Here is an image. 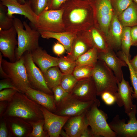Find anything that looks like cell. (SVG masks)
<instances>
[{
  "instance_id": "e575fe53",
  "label": "cell",
  "mask_w": 137,
  "mask_h": 137,
  "mask_svg": "<svg viewBox=\"0 0 137 137\" xmlns=\"http://www.w3.org/2000/svg\"><path fill=\"white\" fill-rule=\"evenodd\" d=\"M78 81L72 74H64L60 85L65 91L70 93Z\"/></svg>"
},
{
  "instance_id": "603a6c76",
  "label": "cell",
  "mask_w": 137,
  "mask_h": 137,
  "mask_svg": "<svg viewBox=\"0 0 137 137\" xmlns=\"http://www.w3.org/2000/svg\"><path fill=\"white\" fill-rule=\"evenodd\" d=\"M39 32L41 36L43 38H52L57 40L65 47L67 54L71 51L73 42L77 33L67 31L59 32L45 31Z\"/></svg>"
},
{
  "instance_id": "3957f363",
  "label": "cell",
  "mask_w": 137,
  "mask_h": 137,
  "mask_svg": "<svg viewBox=\"0 0 137 137\" xmlns=\"http://www.w3.org/2000/svg\"><path fill=\"white\" fill-rule=\"evenodd\" d=\"M13 26L17 32L18 44L16 50L17 60L26 52H30L39 47V40L41 36L39 32L32 28L26 22H22L14 17Z\"/></svg>"
},
{
  "instance_id": "6da1fadb",
  "label": "cell",
  "mask_w": 137,
  "mask_h": 137,
  "mask_svg": "<svg viewBox=\"0 0 137 137\" xmlns=\"http://www.w3.org/2000/svg\"><path fill=\"white\" fill-rule=\"evenodd\" d=\"M61 7L63 9L62 19L66 31L77 33L86 31L95 26L93 2L68 0Z\"/></svg>"
},
{
  "instance_id": "7402d4cb",
  "label": "cell",
  "mask_w": 137,
  "mask_h": 137,
  "mask_svg": "<svg viewBox=\"0 0 137 137\" xmlns=\"http://www.w3.org/2000/svg\"><path fill=\"white\" fill-rule=\"evenodd\" d=\"M25 94L30 98L50 111L54 113L56 106L54 96L43 91L29 88Z\"/></svg>"
},
{
  "instance_id": "f546056e",
  "label": "cell",
  "mask_w": 137,
  "mask_h": 137,
  "mask_svg": "<svg viewBox=\"0 0 137 137\" xmlns=\"http://www.w3.org/2000/svg\"><path fill=\"white\" fill-rule=\"evenodd\" d=\"M28 122L32 126V129L28 137L49 136L47 132L44 129L45 122L44 119H40L35 121H29Z\"/></svg>"
},
{
  "instance_id": "bcb514c9",
  "label": "cell",
  "mask_w": 137,
  "mask_h": 137,
  "mask_svg": "<svg viewBox=\"0 0 137 137\" xmlns=\"http://www.w3.org/2000/svg\"><path fill=\"white\" fill-rule=\"evenodd\" d=\"M8 102L6 101H0V117L3 116L8 105Z\"/></svg>"
},
{
  "instance_id": "5bb4252c",
  "label": "cell",
  "mask_w": 137,
  "mask_h": 137,
  "mask_svg": "<svg viewBox=\"0 0 137 137\" xmlns=\"http://www.w3.org/2000/svg\"><path fill=\"white\" fill-rule=\"evenodd\" d=\"M41 109L45 122L44 128L48 136L59 137L62 128L71 117L58 115L41 106Z\"/></svg>"
},
{
  "instance_id": "2e32d148",
  "label": "cell",
  "mask_w": 137,
  "mask_h": 137,
  "mask_svg": "<svg viewBox=\"0 0 137 137\" xmlns=\"http://www.w3.org/2000/svg\"><path fill=\"white\" fill-rule=\"evenodd\" d=\"M98 59L103 61L112 71L119 82L124 77L122 67H127L126 63L115 54L112 48L105 52L98 53Z\"/></svg>"
},
{
  "instance_id": "8992f818",
  "label": "cell",
  "mask_w": 137,
  "mask_h": 137,
  "mask_svg": "<svg viewBox=\"0 0 137 137\" xmlns=\"http://www.w3.org/2000/svg\"><path fill=\"white\" fill-rule=\"evenodd\" d=\"M98 107L94 103L85 113L94 137H116V133L111 129L107 122V115Z\"/></svg>"
},
{
  "instance_id": "f6af8a7d",
  "label": "cell",
  "mask_w": 137,
  "mask_h": 137,
  "mask_svg": "<svg viewBox=\"0 0 137 137\" xmlns=\"http://www.w3.org/2000/svg\"><path fill=\"white\" fill-rule=\"evenodd\" d=\"M8 132L6 122L5 121L1 122L0 124V137H7L8 136Z\"/></svg>"
},
{
  "instance_id": "4dcf8cb0",
  "label": "cell",
  "mask_w": 137,
  "mask_h": 137,
  "mask_svg": "<svg viewBox=\"0 0 137 137\" xmlns=\"http://www.w3.org/2000/svg\"><path fill=\"white\" fill-rule=\"evenodd\" d=\"M94 67L84 65L76 66L72 74L78 81L87 79L91 77Z\"/></svg>"
},
{
  "instance_id": "681fc988",
  "label": "cell",
  "mask_w": 137,
  "mask_h": 137,
  "mask_svg": "<svg viewBox=\"0 0 137 137\" xmlns=\"http://www.w3.org/2000/svg\"><path fill=\"white\" fill-rule=\"evenodd\" d=\"M18 1L21 4H24L25 2V0H18Z\"/></svg>"
},
{
  "instance_id": "484cf974",
  "label": "cell",
  "mask_w": 137,
  "mask_h": 137,
  "mask_svg": "<svg viewBox=\"0 0 137 137\" xmlns=\"http://www.w3.org/2000/svg\"><path fill=\"white\" fill-rule=\"evenodd\" d=\"M8 118L9 126L13 134L18 137L28 136L31 132L32 127L27 122L20 118L15 117Z\"/></svg>"
},
{
  "instance_id": "4316f807",
  "label": "cell",
  "mask_w": 137,
  "mask_h": 137,
  "mask_svg": "<svg viewBox=\"0 0 137 137\" xmlns=\"http://www.w3.org/2000/svg\"><path fill=\"white\" fill-rule=\"evenodd\" d=\"M98 53L95 47L90 48L75 61L76 66L84 65L94 67L98 60Z\"/></svg>"
},
{
  "instance_id": "5b68a950",
  "label": "cell",
  "mask_w": 137,
  "mask_h": 137,
  "mask_svg": "<svg viewBox=\"0 0 137 137\" xmlns=\"http://www.w3.org/2000/svg\"><path fill=\"white\" fill-rule=\"evenodd\" d=\"M3 57L0 52V62L2 68L8 78L20 92L25 93L29 88H32L24 64L23 55L14 62H9L3 59Z\"/></svg>"
},
{
  "instance_id": "d590c367",
  "label": "cell",
  "mask_w": 137,
  "mask_h": 137,
  "mask_svg": "<svg viewBox=\"0 0 137 137\" xmlns=\"http://www.w3.org/2000/svg\"><path fill=\"white\" fill-rule=\"evenodd\" d=\"M133 1V0H111L114 12L117 16Z\"/></svg>"
},
{
  "instance_id": "b9f144b4",
  "label": "cell",
  "mask_w": 137,
  "mask_h": 137,
  "mask_svg": "<svg viewBox=\"0 0 137 137\" xmlns=\"http://www.w3.org/2000/svg\"><path fill=\"white\" fill-rule=\"evenodd\" d=\"M4 79L0 81V91L5 89L12 88L20 92L9 78Z\"/></svg>"
},
{
  "instance_id": "c3c4849f",
  "label": "cell",
  "mask_w": 137,
  "mask_h": 137,
  "mask_svg": "<svg viewBox=\"0 0 137 137\" xmlns=\"http://www.w3.org/2000/svg\"><path fill=\"white\" fill-rule=\"evenodd\" d=\"M80 137H94L91 130L88 128L82 133Z\"/></svg>"
},
{
  "instance_id": "7dc6e473",
  "label": "cell",
  "mask_w": 137,
  "mask_h": 137,
  "mask_svg": "<svg viewBox=\"0 0 137 137\" xmlns=\"http://www.w3.org/2000/svg\"><path fill=\"white\" fill-rule=\"evenodd\" d=\"M129 62L134 71H137V54L132 59L129 60Z\"/></svg>"
},
{
  "instance_id": "d6a6232c",
  "label": "cell",
  "mask_w": 137,
  "mask_h": 137,
  "mask_svg": "<svg viewBox=\"0 0 137 137\" xmlns=\"http://www.w3.org/2000/svg\"><path fill=\"white\" fill-rule=\"evenodd\" d=\"M76 66L75 61L66 56H63L59 58L58 67L64 74H72Z\"/></svg>"
},
{
  "instance_id": "9c48e42d",
  "label": "cell",
  "mask_w": 137,
  "mask_h": 137,
  "mask_svg": "<svg viewBox=\"0 0 137 137\" xmlns=\"http://www.w3.org/2000/svg\"><path fill=\"white\" fill-rule=\"evenodd\" d=\"M137 106L134 104L131 111L127 114L129 120L125 123L124 119H121L119 115H116L109 125L117 136L123 137H137V119L136 115Z\"/></svg>"
},
{
  "instance_id": "44dd1931",
  "label": "cell",
  "mask_w": 137,
  "mask_h": 137,
  "mask_svg": "<svg viewBox=\"0 0 137 137\" xmlns=\"http://www.w3.org/2000/svg\"><path fill=\"white\" fill-rule=\"evenodd\" d=\"M31 53L33 62L43 73L50 67L58 66L59 58L51 56L40 46Z\"/></svg>"
},
{
  "instance_id": "cb8c5ba5",
  "label": "cell",
  "mask_w": 137,
  "mask_h": 137,
  "mask_svg": "<svg viewBox=\"0 0 137 137\" xmlns=\"http://www.w3.org/2000/svg\"><path fill=\"white\" fill-rule=\"evenodd\" d=\"M86 31L93 47L97 49L98 53L105 52L111 48L108 43L106 36L95 26Z\"/></svg>"
},
{
  "instance_id": "8d00e7d4",
  "label": "cell",
  "mask_w": 137,
  "mask_h": 137,
  "mask_svg": "<svg viewBox=\"0 0 137 137\" xmlns=\"http://www.w3.org/2000/svg\"><path fill=\"white\" fill-rule=\"evenodd\" d=\"M28 1L32 10L38 16L46 9L48 2V0Z\"/></svg>"
},
{
  "instance_id": "ba28073f",
  "label": "cell",
  "mask_w": 137,
  "mask_h": 137,
  "mask_svg": "<svg viewBox=\"0 0 137 137\" xmlns=\"http://www.w3.org/2000/svg\"><path fill=\"white\" fill-rule=\"evenodd\" d=\"M94 102L84 101L72 96L70 94L56 105L54 113L59 115L72 117L85 113Z\"/></svg>"
},
{
  "instance_id": "ac0fdd59",
  "label": "cell",
  "mask_w": 137,
  "mask_h": 137,
  "mask_svg": "<svg viewBox=\"0 0 137 137\" xmlns=\"http://www.w3.org/2000/svg\"><path fill=\"white\" fill-rule=\"evenodd\" d=\"M93 47L86 31L78 33L73 42L71 51L66 56L75 61L80 56Z\"/></svg>"
},
{
  "instance_id": "7bdbcfd3",
  "label": "cell",
  "mask_w": 137,
  "mask_h": 137,
  "mask_svg": "<svg viewBox=\"0 0 137 137\" xmlns=\"http://www.w3.org/2000/svg\"><path fill=\"white\" fill-rule=\"evenodd\" d=\"M53 52L58 56L63 54L65 51V48L64 46L58 41L55 43L52 48Z\"/></svg>"
},
{
  "instance_id": "277c9868",
  "label": "cell",
  "mask_w": 137,
  "mask_h": 137,
  "mask_svg": "<svg viewBox=\"0 0 137 137\" xmlns=\"http://www.w3.org/2000/svg\"><path fill=\"white\" fill-rule=\"evenodd\" d=\"M91 77L95 85L97 96L106 92L116 95L118 91L119 82L113 72L103 61L98 60Z\"/></svg>"
},
{
  "instance_id": "83f0119b",
  "label": "cell",
  "mask_w": 137,
  "mask_h": 137,
  "mask_svg": "<svg viewBox=\"0 0 137 137\" xmlns=\"http://www.w3.org/2000/svg\"><path fill=\"white\" fill-rule=\"evenodd\" d=\"M43 74L47 85L51 90L60 85L64 75L58 66L50 67Z\"/></svg>"
},
{
  "instance_id": "f907efd6",
  "label": "cell",
  "mask_w": 137,
  "mask_h": 137,
  "mask_svg": "<svg viewBox=\"0 0 137 137\" xmlns=\"http://www.w3.org/2000/svg\"><path fill=\"white\" fill-rule=\"evenodd\" d=\"M83 1H87L93 2L94 0H82Z\"/></svg>"
},
{
  "instance_id": "9a60e30c",
  "label": "cell",
  "mask_w": 137,
  "mask_h": 137,
  "mask_svg": "<svg viewBox=\"0 0 137 137\" xmlns=\"http://www.w3.org/2000/svg\"><path fill=\"white\" fill-rule=\"evenodd\" d=\"M0 3L7 8V14L10 17H13L14 14L24 16L30 21L34 26L38 18L32 10L28 1H25L23 4L20 3L18 0H0Z\"/></svg>"
},
{
  "instance_id": "60d3db41",
  "label": "cell",
  "mask_w": 137,
  "mask_h": 137,
  "mask_svg": "<svg viewBox=\"0 0 137 137\" xmlns=\"http://www.w3.org/2000/svg\"><path fill=\"white\" fill-rule=\"evenodd\" d=\"M67 0H48L47 6L45 10L59 9Z\"/></svg>"
},
{
  "instance_id": "f1b7e54d",
  "label": "cell",
  "mask_w": 137,
  "mask_h": 137,
  "mask_svg": "<svg viewBox=\"0 0 137 137\" xmlns=\"http://www.w3.org/2000/svg\"><path fill=\"white\" fill-rule=\"evenodd\" d=\"M131 27H123L121 39V50L129 60L131 59L130 50L132 46L130 35Z\"/></svg>"
},
{
  "instance_id": "74e56055",
  "label": "cell",
  "mask_w": 137,
  "mask_h": 137,
  "mask_svg": "<svg viewBox=\"0 0 137 137\" xmlns=\"http://www.w3.org/2000/svg\"><path fill=\"white\" fill-rule=\"evenodd\" d=\"M52 90L56 105L61 102L69 93L65 91L60 85L54 87Z\"/></svg>"
},
{
  "instance_id": "d4e9b609",
  "label": "cell",
  "mask_w": 137,
  "mask_h": 137,
  "mask_svg": "<svg viewBox=\"0 0 137 137\" xmlns=\"http://www.w3.org/2000/svg\"><path fill=\"white\" fill-rule=\"evenodd\" d=\"M117 17L123 27L137 25V4L133 1Z\"/></svg>"
},
{
  "instance_id": "f5cc1de1",
  "label": "cell",
  "mask_w": 137,
  "mask_h": 137,
  "mask_svg": "<svg viewBox=\"0 0 137 137\" xmlns=\"http://www.w3.org/2000/svg\"><path fill=\"white\" fill-rule=\"evenodd\" d=\"M133 1L137 4V0H133Z\"/></svg>"
},
{
  "instance_id": "d6986e66",
  "label": "cell",
  "mask_w": 137,
  "mask_h": 137,
  "mask_svg": "<svg viewBox=\"0 0 137 137\" xmlns=\"http://www.w3.org/2000/svg\"><path fill=\"white\" fill-rule=\"evenodd\" d=\"M85 113L71 117L68 119L63 127L66 137H80L83 132L88 128L89 126Z\"/></svg>"
},
{
  "instance_id": "816d5d0a",
  "label": "cell",
  "mask_w": 137,
  "mask_h": 137,
  "mask_svg": "<svg viewBox=\"0 0 137 137\" xmlns=\"http://www.w3.org/2000/svg\"><path fill=\"white\" fill-rule=\"evenodd\" d=\"M135 74L137 77V71H134Z\"/></svg>"
},
{
  "instance_id": "4fadbf2b",
  "label": "cell",
  "mask_w": 137,
  "mask_h": 137,
  "mask_svg": "<svg viewBox=\"0 0 137 137\" xmlns=\"http://www.w3.org/2000/svg\"><path fill=\"white\" fill-rule=\"evenodd\" d=\"M69 94L81 101H93L98 107L100 106V101L97 97L96 87L91 77L87 79L78 81Z\"/></svg>"
},
{
  "instance_id": "1f68e13d",
  "label": "cell",
  "mask_w": 137,
  "mask_h": 137,
  "mask_svg": "<svg viewBox=\"0 0 137 137\" xmlns=\"http://www.w3.org/2000/svg\"><path fill=\"white\" fill-rule=\"evenodd\" d=\"M7 8L0 3V29L7 30L13 26L14 17L7 14Z\"/></svg>"
},
{
  "instance_id": "ee69618b",
  "label": "cell",
  "mask_w": 137,
  "mask_h": 137,
  "mask_svg": "<svg viewBox=\"0 0 137 137\" xmlns=\"http://www.w3.org/2000/svg\"><path fill=\"white\" fill-rule=\"evenodd\" d=\"M130 35L132 46H137V25L131 27Z\"/></svg>"
},
{
  "instance_id": "8fae6325",
  "label": "cell",
  "mask_w": 137,
  "mask_h": 137,
  "mask_svg": "<svg viewBox=\"0 0 137 137\" xmlns=\"http://www.w3.org/2000/svg\"><path fill=\"white\" fill-rule=\"evenodd\" d=\"M95 26L106 36L114 12L111 0H94Z\"/></svg>"
},
{
  "instance_id": "e0dca14e",
  "label": "cell",
  "mask_w": 137,
  "mask_h": 137,
  "mask_svg": "<svg viewBox=\"0 0 137 137\" xmlns=\"http://www.w3.org/2000/svg\"><path fill=\"white\" fill-rule=\"evenodd\" d=\"M118 91L115 96L116 102L119 107L124 106L125 113L128 114L133 109L134 104L132 101L133 88L124 77L118 84Z\"/></svg>"
},
{
  "instance_id": "ffe728a7",
  "label": "cell",
  "mask_w": 137,
  "mask_h": 137,
  "mask_svg": "<svg viewBox=\"0 0 137 137\" xmlns=\"http://www.w3.org/2000/svg\"><path fill=\"white\" fill-rule=\"evenodd\" d=\"M123 28L117 16L114 13L106 37L110 46L114 51H118L121 49V39Z\"/></svg>"
},
{
  "instance_id": "ab89813d",
  "label": "cell",
  "mask_w": 137,
  "mask_h": 137,
  "mask_svg": "<svg viewBox=\"0 0 137 137\" xmlns=\"http://www.w3.org/2000/svg\"><path fill=\"white\" fill-rule=\"evenodd\" d=\"M100 96L103 101L107 105H112L116 102V98L115 96L109 92H104Z\"/></svg>"
},
{
  "instance_id": "f35d334b",
  "label": "cell",
  "mask_w": 137,
  "mask_h": 137,
  "mask_svg": "<svg viewBox=\"0 0 137 137\" xmlns=\"http://www.w3.org/2000/svg\"><path fill=\"white\" fill-rule=\"evenodd\" d=\"M17 92L16 90L12 88L5 89L0 91V101H9Z\"/></svg>"
},
{
  "instance_id": "836d02e7",
  "label": "cell",
  "mask_w": 137,
  "mask_h": 137,
  "mask_svg": "<svg viewBox=\"0 0 137 137\" xmlns=\"http://www.w3.org/2000/svg\"><path fill=\"white\" fill-rule=\"evenodd\" d=\"M117 52V56L124 61L127 65L129 71L131 82L134 89L132 96L133 97L137 99V77L134 71L130 64L129 59L126 55L121 50Z\"/></svg>"
},
{
  "instance_id": "30bf717a",
  "label": "cell",
  "mask_w": 137,
  "mask_h": 137,
  "mask_svg": "<svg viewBox=\"0 0 137 137\" xmlns=\"http://www.w3.org/2000/svg\"><path fill=\"white\" fill-rule=\"evenodd\" d=\"M23 55L29 80L32 87L53 95V92L47 85L43 73L33 62L31 52H26Z\"/></svg>"
},
{
  "instance_id": "7a4b0ae2",
  "label": "cell",
  "mask_w": 137,
  "mask_h": 137,
  "mask_svg": "<svg viewBox=\"0 0 137 137\" xmlns=\"http://www.w3.org/2000/svg\"><path fill=\"white\" fill-rule=\"evenodd\" d=\"M41 106L25 93L17 92L8 102L3 116L17 117L28 122L44 119Z\"/></svg>"
},
{
  "instance_id": "7c38bea8",
  "label": "cell",
  "mask_w": 137,
  "mask_h": 137,
  "mask_svg": "<svg viewBox=\"0 0 137 137\" xmlns=\"http://www.w3.org/2000/svg\"><path fill=\"white\" fill-rule=\"evenodd\" d=\"M17 32L14 26L7 30L0 29V51L3 57L11 62L16 60L15 48L18 41Z\"/></svg>"
},
{
  "instance_id": "52a82bcc",
  "label": "cell",
  "mask_w": 137,
  "mask_h": 137,
  "mask_svg": "<svg viewBox=\"0 0 137 137\" xmlns=\"http://www.w3.org/2000/svg\"><path fill=\"white\" fill-rule=\"evenodd\" d=\"M63 9L45 10L38 16L35 28L40 31L59 32L66 31L62 19Z\"/></svg>"
}]
</instances>
